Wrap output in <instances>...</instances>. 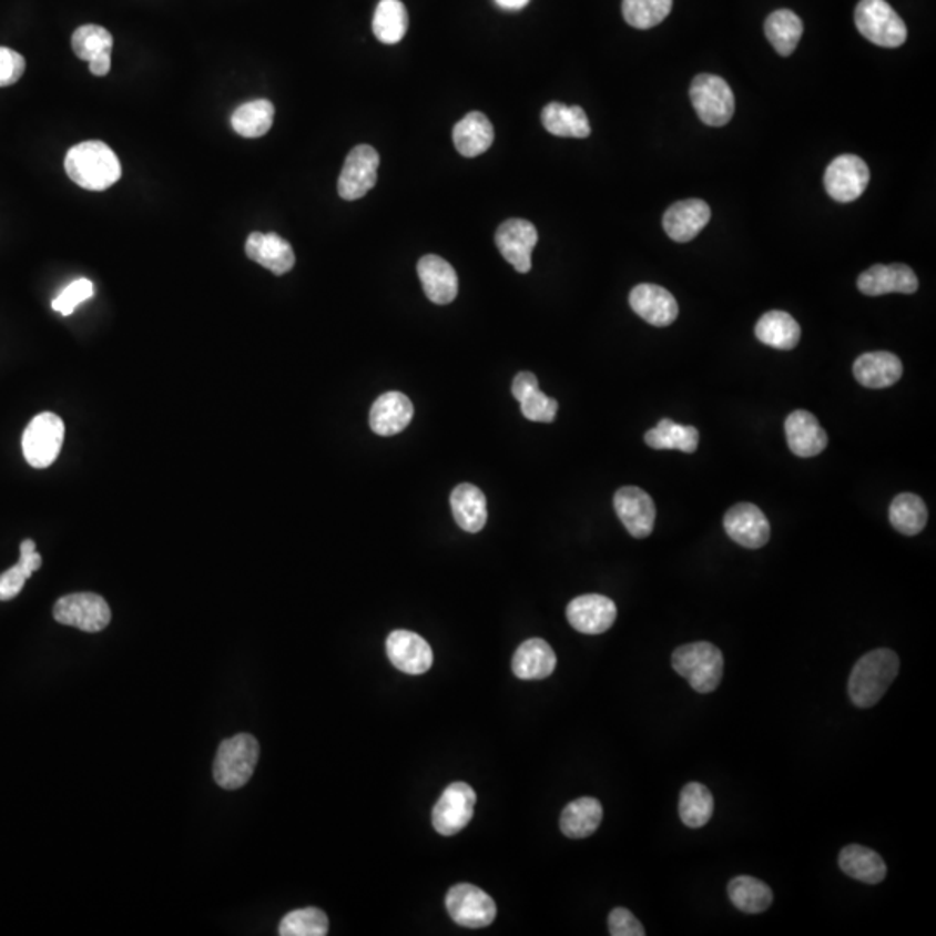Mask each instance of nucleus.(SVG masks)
Returning a JSON list of instances; mask_svg holds the SVG:
<instances>
[{
	"label": "nucleus",
	"mask_w": 936,
	"mask_h": 936,
	"mask_svg": "<svg viewBox=\"0 0 936 936\" xmlns=\"http://www.w3.org/2000/svg\"><path fill=\"white\" fill-rule=\"evenodd\" d=\"M64 171L77 186L89 191H104L119 183L122 165L115 151L101 141H85L70 147Z\"/></svg>",
	"instance_id": "nucleus-1"
},
{
	"label": "nucleus",
	"mask_w": 936,
	"mask_h": 936,
	"mask_svg": "<svg viewBox=\"0 0 936 936\" xmlns=\"http://www.w3.org/2000/svg\"><path fill=\"white\" fill-rule=\"evenodd\" d=\"M901 671V659L892 649H876L858 659L849 674L848 694L857 708H873L886 694Z\"/></svg>",
	"instance_id": "nucleus-2"
},
{
	"label": "nucleus",
	"mask_w": 936,
	"mask_h": 936,
	"mask_svg": "<svg viewBox=\"0 0 936 936\" xmlns=\"http://www.w3.org/2000/svg\"><path fill=\"white\" fill-rule=\"evenodd\" d=\"M671 664L699 694H710L722 683L723 655L713 643L695 642L679 647L673 652Z\"/></svg>",
	"instance_id": "nucleus-3"
},
{
	"label": "nucleus",
	"mask_w": 936,
	"mask_h": 936,
	"mask_svg": "<svg viewBox=\"0 0 936 936\" xmlns=\"http://www.w3.org/2000/svg\"><path fill=\"white\" fill-rule=\"evenodd\" d=\"M261 746L251 734H238L221 742L214 760V779L218 786L236 791L251 781L257 769Z\"/></svg>",
	"instance_id": "nucleus-4"
},
{
	"label": "nucleus",
	"mask_w": 936,
	"mask_h": 936,
	"mask_svg": "<svg viewBox=\"0 0 936 936\" xmlns=\"http://www.w3.org/2000/svg\"><path fill=\"white\" fill-rule=\"evenodd\" d=\"M855 24L865 39L879 48H901L907 40V27L886 0H861L855 9Z\"/></svg>",
	"instance_id": "nucleus-5"
},
{
	"label": "nucleus",
	"mask_w": 936,
	"mask_h": 936,
	"mask_svg": "<svg viewBox=\"0 0 936 936\" xmlns=\"http://www.w3.org/2000/svg\"><path fill=\"white\" fill-rule=\"evenodd\" d=\"M63 442V420L57 413H40L24 429L21 439L24 460L33 468H49L60 457Z\"/></svg>",
	"instance_id": "nucleus-6"
},
{
	"label": "nucleus",
	"mask_w": 936,
	"mask_h": 936,
	"mask_svg": "<svg viewBox=\"0 0 936 936\" xmlns=\"http://www.w3.org/2000/svg\"><path fill=\"white\" fill-rule=\"evenodd\" d=\"M691 101L699 119L711 128H723L734 116V92L722 77L710 73L695 77L691 85Z\"/></svg>",
	"instance_id": "nucleus-7"
},
{
	"label": "nucleus",
	"mask_w": 936,
	"mask_h": 936,
	"mask_svg": "<svg viewBox=\"0 0 936 936\" xmlns=\"http://www.w3.org/2000/svg\"><path fill=\"white\" fill-rule=\"evenodd\" d=\"M54 619L64 627H73L85 633H98L112 621V609L103 597L95 593H72L61 597L54 603Z\"/></svg>",
	"instance_id": "nucleus-8"
},
{
	"label": "nucleus",
	"mask_w": 936,
	"mask_h": 936,
	"mask_svg": "<svg viewBox=\"0 0 936 936\" xmlns=\"http://www.w3.org/2000/svg\"><path fill=\"white\" fill-rule=\"evenodd\" d=\"M449 916L464 928L477 929L491 925L497 917V902L485 889L461 883L452 886L446 895Z\"/></svg>",
	"instance_id": "nucleus-9"
},
{
	"label": "nucleus",
	"mask_w": 936,
	"mask_h": 936,
	"mask_svg": "<svg viewBox=\"0 0 936 936\" xmlns=\"http://www.w3.org/2000/svg\"><path fill=\"white\" fill-rule=\"evenodd\" d=\"M477 796L472 787L465 782H452L440 794L433 810L434 830L442 836H455L470 824Z\"/></svg>",
	"instance_id": "nucleus-10"
},
{
	"label": "nucleus",
	"mask_w": 936,
	"mask_h": 936,
	"mask_svg": "<svg viewBox=\"0 0 936 936\" xmlns=\"http://www.w3.org/2000/svg\"><path fill=\"white\" fill-rule=\"evenodd\" d=\"M380 156L375 147L359 144L347 155L340 177H338V195L347 202L363 199L377 184Z\"/></svg>",
	"instance_id": "nucleus-11"
},
{
	"label": "nucleus",
	"mask_w": 936,
	"mask_h": 936,
	"mask_svg": "<svg viewBox=\"0 0 936 936\" xmlns=\"http://www.w3.org/2000/svg\"><path fill=\"white\" fill-rule=\"evenodd\" d=\"M871 171L857 155H842L825 169L824 186L827 195L840 203L855 202L869 184Z\"/></svg>",
	"instance_id": "nucleus-12"
},
{
	"label": "nucleus",
	"mask_w": 936,
	"mask_h": 936,
	"mask_svg": "<svg viewBox=\"0 0 936 936\" xmlns=\"http://www.w3.org/2000/svg\"><path fill=\"white\" fill-rule=\"evenodd\" d=\"M498 251L508 264L516 267L517 273L526 274L531 271V255L538 245V230L526 218H508L498 227L495 234Z\"/></svg>",
	"instance_id": "nucleus-13"
},
{
	"label": "nucleus",
	"mask_w": 936,
	"mask_h": 936,
	"mask_svg": "<svg viewBox=\"0 0 936 936\" xmlns=\"http://www.w3.org/2000/svg\"><path fill=\"white\" fill-rule=\"evenodd\" d=\"M614 510L633 538L643 540L654 531L655 505L643 489L624 486L614 495Z\"/></svg>",
	"instance_id": "nucleus-14"
},
{
	"label": "nucleus",
	"mask_w": 936,
	"mask_h": 936,
	"mask_svg": "<svg viewBox=\"0 0 936 936\" xmlns=\"http://www.w3.org/2000/svg\"><path fill=\"white\" fill-rule=\"evenodd\" d=\"M569 624L584 635H600L611 630L618 618V608L609 597L590 596L576 597L568 606Z\"/></svg>",
	"instance_id": "nucleus-15"
},
{
	"label": "nucleus",
	"mask_w": 936,
	"mask_h": 936,
	"mask_svg": "<svg viewBox=\"0 0 936 936\" xmlns=\"http://www.w3.org/2000/svg\"><path fill=\"white\" fill-rule=\"evenodd\" d=\"M723 528L732 541L750 550L763 548L770 540L769 519L753 503L734 505L725 513Z\"/></svg>",
	"instance_id": "nucleus-16"
},
{
	"label": "nucleus",
	"mask_w": 936,
	"mask_h": 936,
	"mask_svg": "<svg viewBox=\"0 0 936 936\" xmlns=\"http://www.w3.org/2000/svg\"><path fill=\"white\" fill-rule=\"evenodd\" d=\"M390 663L408 674H424L433 668L434 652L427 640L408 630H396L385 642Z\"/></svg>",
	"instance_id": "nucleus-17"
},
{
	"label": "nucleus",
	"mask_w": 936,
	"mask_h": 936,
	"mask_svg": "<svg viewBox=\"0 0 936 936\" xmlns=\"http://www.w3.org/2000/svg\"><path fill=\"white\" fill-rule=\"evenodd\" d=\"M858 291L869 297L885 294H916L919 288L916 273L905 264H876L858 276Z\"/></svg>",
	"instance_id": "nucleus-18"
},
{
	"label": "nucleus",
	"mask_w": 936,
	"mask_h": 936,
	"mask_svg": "<svg viewBox=\"0 0 936 936\" xmlns=\"http://www.w3.org/2000/svg\"><path fill=\"white\" fill-rule=\"evenodd\" d=\"M631 309L649 325L664 328L679 318V304L663 286L642 283L630 294Z\"/></svg>",
	"instance_id": "nucleus-19"
},
{
	"label": "nucleus",
	"mask_w": 936,
	"mask_h": 936,
	"mask_svg": "<svg viewBox=\"0 0 936 936\" xmlns=\"http://www.w3.org/2000/svg\"><path fill=\"white\" fill-rule=\"evenodd\" d=\"M711 218V208L702 200L691 199L673 203L663 217V227L673 242L686 243L694 240Z\"/></svg>",
	"instance_id": "nucleus-20"
},
{
	"label": "nucleus",
	"mask_w": 936,
	"mask_h": 936,
	"mask_svg": "<svg viewBox=\"0 0 936 936\" xmlns=\"http://www.w3.org/2000/svg\"><path fill=\"white\" fill-rule=\"evenodd\" d=\"M418 278L425 295L437 306L451 304L458 295L457 271L439 255H425L418 261Z\"/></svg>",
	"instance_id": "nucleus-21"
},
{
	"label": "nucleus",
	"mask_w": 936,
	"mask_h": 936,
	"mask_svg": "<svg viewBox=\"0 0 936 936\" xmlns=\"http://www.w3.org/2000/svg\"><path fill=\"white\" fill-rule=\"evenodd\" d=\"M246 257L266 267L276 276L292 271L295 266V252L291 243L276 233H252L245 243Z\"/></svg>",
	"instance_id": "nucleus-22"
},
{
	"label": "nucleus",
	"mask_w": 936,
	"mask_h": 936,
	"mask_svg": "<svg viewBox=\"0 0 936 936\" xmlns=\"http://www.w3.org/2000/svg\"><path fill=\"white\" fill-rule=\"evenodd\" d=\"M413 403L403 393H385L369 409V427L378 436L390 437L403 433L413 420Z\"/></svg>",
	"instance_id": "nucleus-23"
},
{
	"label": "nucleus",
	"mask_w": 936,
	"mask_h": 936,
	"mask_svg": "<svg viewBox=\"0 0 936 936\" xmlns=\"http://www.w3.org/2000/svg\"><path fill=\"white\" fill-rule=\"evenodd\" d=\"M787 446L800 458L817 457L827 448V434L806 409H796L786 418Z\"/></svg>",
	"instance_id": "nucleus-24"
},
{
	"label": "nucleus",
	"mask_w": 936,
	"mask_h": 936,
	"mask_svg": "<svg viewBox=\"0 0 936 936\" xmlns=\"http://www.w3.org/2000/svg\"><path fill=\"white\" fill-rule=\"evenodd\" d=\"M853 375L867 389H886L904 375V365L892 353H865L853 363Z\"/></svg>",
	"instance_id": "nucleus-25"
},
{
	"label": "nucleus",
	"mask_w": 936,
	"mask_h": 936,
	"mask_svg": "<svg viewBox=\"0 0 936 936\" xmlns=\"http://www.w3.org/2000/svg\"><path fill=\"white\" fill-rule=\"evenodd\" d=\"M557 655L543 639L520 643L512 661L513 674L520 680H545L556 671Z\"/></svg>",
	"instance_id": "nucleus-26"
},
{
	"label": "nucleus",
	"mask_w": 936,
	"mask_h": 936,
	"mask_svg": "<svg viewBox=\"0 0 936 936\" xmlns=\"http://www.w3.org/2000/svg\"><path fill=\"white\" fill-rule=\"evenodd\" d=\"M495 129L485 113L472 112L465 115L452 129V143L458 153L467 159H476L491 147Z\"/></svg>",
	"instance_id": "nucleus-27"
},
{
	"label": "nucleus",
	"mask_w": 936,
	"mask_h": 936,
	"mask_svg": "<svg viewBox=\"0 0 936 936\" xmlns=\"http://www.w3.org/2000/svg\"><path fill=\"white\" fill-rule=\"evenodd\" d=\"M449 501H451L452 517L464 531L479 532L485 529L486 520H488L486 497L477 486L468 485V482L457 486L452 489Z\"/></svg>",
	"instance_id": "nucleus-28"
},
{
	"label": "nucleus",
	"mask_w": 936,
	"mask_h": 936,
	"mask_svg": "<svg viewBox=\"0 0 936 936\" xmlns=\"http://www.w3.org/2000/svg\"><path fill=\"white\" fill-rule=\"evenodd\" d=\"M754 335L765 346L779 350H791L800 344L802 328L791 314L784 311H770L763 314L754 326Z\"/></svg>",
	"instance_id": "nucleus-29"
},
{
	"label": "nucleus",
	"mask_w": 936,
	"mask_h": 936,
	"mask_svg": "<svg viewBox=\"0 0 936 936\" xmlns=\"http://www.w3.org/2000/svg\"><path fill=\"white\" fill-rule=\"evenodd\" d=\"M840 867L846 876L862 881L865 885H879L888 873L879 853L862 845L845 846L840 853Z\"/></svg>",
	"instance_id": "nucleus-30"
},
{
	"label": "nucleus",
	"mask_w": 936,
	"mask_h": 936,
	"mask_svg": "<svg viewBox=\"0 0 936 936\" xmlns=\"http://www.w3.org/2000/svg\"><path fill=\"white\" fill-rule=\"evenodd\" d=\"M603 810L596 797H580L569 803L560 815V830L572 840L591 836L599 830Z\"/></svg>",
	"instance_id": "nucleus-31"
},
{
	"label": "nucleus",
	"mask_w": 936,
	"mask_h": 936,
	"mask_svg": "<svg viewBox=\"0 0 936 936\" xmlns=\"http://www.w3.org/2000/svg\"><path fill=\"white\" fill-rule=\"evenodd\" d=\"M541 122L550 134L559 135V138L584 140L591 134L587 113L580 106H568L562 103L547 104L541 112Z\"/></svg>",
	"instance_id": "nucleus-32"
},
{
	"label": "nucleus",
	"mask_w": 936,
	"mask_h": 936,
	"mask_svg": "<svg viewBox=\"0 0 936 936\" xmlns=\"http://www.w3.org/2000/svg\"><path fill=\"white\" fill-rule=\"evenodd\" d=\"M765 33L770 44L781 57H791L803 35V23L796 12L779 9L765 21Z\"/></svg>",
	"instance_id": "nucleus-33"
},
{
	"label": "nucleus",
	"mask_w": 936,
	"mask_h": 936,
	"mask_svg": "<svg viewBox=\"0 0 936 936\" xmlns=\"http://www.w3.org/2000/svg\"><path fill=\"white\" fill-rule=\"evenodd\" d=\"M645 442L652 449H676L692 455L699 446V430L692 425L674 424L670 418H663L645 434Z\"/></svg>",
	"instance_id": "nucleus-34"
},
{
	"label": "nucleus",
	"mask_w": 936,
	"mask_h": 936,
	"mask_svg": "<svg viewBox=\"0 0 936 936\" xmlns=\"http://www.w3.org/2000/svg\"><path fill=\"white\" fill-rule=\"evenodd\" d=\"M274 122V104L267 100L251 101V103L242 104V106L234 110L231 116V125L234 132L255 140V138H263L273 128Z\"/></svg>",
	"instance_id": "nucleus-35"
},
{
	"label": "nucleus",
	"mask_w": 936,
	"mask_h": 936,
	"mask_svg": "<svg viewBox=\"0 0 936 936\" xmlns=\"http://www.w3.org/2000/svg\"><path fill=\"white\" fill-rule=\"evenodd\" d=\"M732 904L746 914H762L774 902V893L763 881L751 876H737L729 883Z\"/></svg>",
	"instance_id": "nucleus-36"
},
{
	"label": "nucleus",
	"mask_w": 936,
	"mask_h": 936,
	"mask_svg": "<svg viewBox=\"0 0 936 936\" xmlns=\"http://www.w3.org/2000/svg\"><path fill=\"white\" fill-rule=\"evenodd\" d=\"M40 566L42 557L37 553L35 541L24 540L20 547V562L0 574V600L6 602L20 596L24 583L33 572L39 571Z\"/></svg>",
	"instance_id": "nucleus-37"
},
{
	"label": "nucleus",
	"mask_w": 936,
	"mask_h": 936,
	"mask_svg": "<svg viewBox=\"0 0 936 936\" xmlns=\"http://www.w3.org/2000/svg\"><path fill=\"white\" fill-rule=\"evenodd\" d=\"M889 522L902 535H919L928 522V508L917 495L902 492L889 505Z\"/></svg>",
	"instance_id": "nucleus-38"
},
{
	"label": "nucleus",
	"mask_w": 936,
	"mask_h": 936,
	"mask_svg": "<svg viewBox=\"0 0 936 936\" xmlns=\"http://www.w3.org/2000/svg\"><path fill=\"white\" fill-rule=\"evenodd\" d=\"M408 11L401 0H380L374 17V33L384 44H397L408 32Z\"/></svg>",
	"instance_id": "nucleus-39"
},
{
	"label": "nucleus",
	"mask_w": 936,
	"mask_h": 936,
	"mask_svg": "<svg viewBox=\"0 0 936 936\" xmlns=\"http://www.w3.org/2000/svg\"><path fill=\"white\" fill-rule=\"evenodd\" d=\"M714 800L711 791L699 782H691L680 793L679 814L683 824L692 830L706 825L713 817Z\"/></svg>",
	"instance_id": "nucleus-40"
},
{
	"label": "nucleus",
	"mask_w": 936,
	"mask_h": 936,
	"mask_svg": "<svg viewBox=\"0 0 936 936\" xmlns=\"http://www.w3.org/2000/svg\"><path fill=\"white\" fill-rule=\"evenodd\" d=\"M72 48L77 58L91 63L103 57H112L113 35L100 24H84L73 32Z\"/></svg>",
	"instance_id": "nucleus-41"
},
{
	"label": "nucleus",
	"mask_w": 936,
	"mask_h": 936,
	"mask_svg": "<svg viewBox=\"0 0 936 936\" xmlns=\"http://www.w3.org/2000/svg\"><path fill=\"white\" fill-rule=\"evenodd\" d=\"M328 916L318 907L298 908L286 914L279 923L282 936H325L328 935Z\"/></svg>",
	"instance_id": "nucleus-42"
},
{
	"label": "nucleus",
	"mask_w": 936,
	"mask_h": 936,
	"mask_svg": "<svg viewBox=\"0 0 936 936\" xmlns=\"http://www.w3.org/2000/svg\"><path fill=\"white\" fill-rule=\"evenodd\" d=\"M673 0H623V17L633 29L649 30L667 20Z\"/></svg>",
	"instance_id": "nucleus-43"
},
{
	"label": "nucleus",
	"mask_w": 936,
	"mask_h": 936,
	"mask_svg": "<svg viewBox=\"0 0 936 936\" xmlns=\"http://www.w3.org/2000/svg\"><path fill=\"white\" fill-rule=\"evenodd\" d=\"M519 403L520 411L528 420L540 421V424H552L556 420L559 403L553 397L541 393L540 387L526 394Z\"/></svg>",
	"instance_id": "nucleus-44"
},
{
	"label": "nucleus",
	"mask_w": 936,
	"mask_h": 936,
	"mask_svg": "<svg viewBox=\"0 0 936 936\" xmlns=\"http://www.w3.org/2000/svg\"><path fill=\"white\" fill-rule=\"evenodd\" d=\"M94 295V285L89 279L82 278L70 285L52 301V309L63 316H70L82 302L89 301Z\"/></svg>",
	"instance_id": "nucleus-45"
},
{
	"label": "nucleus",
	"mask_w": 936,
	"mask_h": 936,
	"mask_svg": "<svg viewBox=\"0 0 936 936\" xmlns=\"http://www.w3.org/2000/svg\"><path fill=\"white\" fill-rule=\"evenodd\" d=\"M27 61L14 49L0 48V88L17 84L23 77Z\"/></svg>",
	"instance_id": "nucleus-46"
},
{
	"label": "nucleus",
	"mask_w": 936,
	"mask_h": 936,
	"mask_svg": "<svg viewBox=\"0 0 936 936\" xmlns=\"http://www.w3.org/2000/svg\"><path fill=\"white\" fill-rule=\"evenodd\" d=\"M609 933L612 936H643L642 923L624 907H618L609 914Z\"/></svg>",
	"instance_id": "nucleus-47"
},
{
	"label": "nucleus",
	"mask_w": 936,
	"mask_h": 936,
	"mask_svg": "<svg viewBox=\"0 0 936 936\" xmlns=\"http://www.w3.org/2000/svg\"><path fill=\"white\" fill-rule=\"evenodd\" d=\"M538 378H536L535 374L531 372H520L516 378H513L512 384V394L516 397L517 401H520L526 394L531 393V390L538 389Z\"/></svg>",
	"instance_id": "nucleus-48"
},
{
	"label": "nucleus",
	"mask_w": 936,
	"mask_h": 936,
	"mask_svg": "<svg viewBox=\"0 0 936 936\" xmlns=\"http://www.w3.org/2000/svg\"><path fill=\"white\" fill-rule=\"evenodd\" d=\"M528 2L529 0H497V4L503 9H522Z\"/></svg>",
	"instance_id": "nucleus-49"
}]
</instances>
